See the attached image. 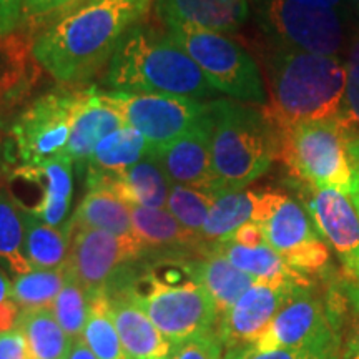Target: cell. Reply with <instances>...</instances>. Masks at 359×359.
<instances>
[{
  "instance_id": "obj_1",
  "label": "cell",
  "mask_w": 359,
  "mask_h": 359,
  "mask_svg": "<svg viewBox=\"0 0 359 359\" xmlns=\"http://www.w3.org/2000/svg\"><path fill=\"white\" fill-rule=\"evenodd\" d=\"M154 0H83L53 17L32 40L34 60L65 85L83 83L109 65L132 27L142 24Z\"/></svg>"
},
{
  "instance_id": "obj_2",
  "label": "cell",
  "mask_w": 359,
  "mask_h": 359,
  "mask_svg": "<svg viewBox=\"0 0 359 359\" xmlns=\"http://www.w3.org/2000/svg\"><path fill=\"white\" fill-rule=\"evenodd\" d=\"M269 97L263 114L285 132L298 123L336 118L346 93V64L338 55L269 47L264 57Z\"/></svg>"
},
{
  "instance_id": "obj_3",
  "label": "cell",
  "mask_w": 359,
  "mask_h": 359,
  "mask_svg": "<svg viewBox=\"0 0 359 359\" xmlns=\"http://www.w3.org/2000/svg\"><path fill=\"white\" fill-rule=\"evenodd\" d=\"M105 85L111 92L188 97L201 102L217 93L200 67L165 30L143 22L132 27L118 43L107 65Z\"/></svg>"
},
{
  "instance_id": "obj_4",
  "label": "cell",
  "mask_w": 359,
  "mask_h": 359,
  "mask_svg": "<svg viewBox=\"0 0 359 359\" xmlns=\"http://www.w3.org/2000/svg\"><path fill=\"white\" fill-rule=\"evenodd\" d=\"M212 170L218 193L245 190L271 168L280 154V132L263 114L241 102H210Z\"/></svg>"
},
{
  "instance_id": "obj_5",
  "label": "cell",
  "mask_w": 359,
  "mask_h": 359,
  "mask_svg": "<svg viewBox=\"0 0 359 359\" xmlns=\"http://www.w3.org/2000/svg\"><path fill=\"white\" fill-rule=\"evenodd\" d=\"M294 182L334 188L351 198L359 191V173L348 151V132L338 118L304 122L280 132V154Z\"/></svg>"
},
{
  "instance_id": "obj_6",
  "label": "cell",
  "mask_w": 359,
  "mask_h": 359,
  "mask_svg": "<svg viewBox=\"0 0 359 359\" xmlns=\"http://www.w3.org/2000/svg\"><path fill=\"white\" fill-rule=\"evenodd\" d=\"M165 32L200 67L208 83L235 100L264 107L268 102L262 70L250 52L228 34L188 25L163 27Z\"/></svg>"
},
{
  "instance_id": "obj_7",
  "label": "cell",
  "mask_w": 359,
  "mask_h": 359,
  "mask_svg": "<svg viewBox=\"0 0 359 359\" xmlns=\"http://www.w3.org/2000/svg\"><path fill=\"white\" fill-rule=\"evenodd\" d=\"M258 27L269 45L288 50L338 55L348 40L341 8L303 0H253Z\"/></svg>"
},
{
  "instance_id": "obj_8",
  "label": "cell",
  "mask_w": 359,
  "mask_h": 359,
  "mask_svg": "<svg viewBox=\"0 0 359 359\" xmlns=\"http://www.w3.org/2000/svg\"><path fill=\"white\" fill-rule=\"evenodd\" d=\"M253 346L339 359L343 348L339 318L331 304L314 293L313 285L298 286Z\"/></svg>"
},
{
  "instance_id": "obj_9",
  "label": "cell",
  "mask_w": 359,
  "mask_h": 359,
  "mask_svg": "<svg viewBox=\"0 0 359 359\" xmlns=\"http://www.w3.org/2000/svg\"><path fill=\"white\" fill-rule=\"evenodd\" d=\"M253 222L262 226L264 241L294 271L304 276L323 273L330 264V246L299 201L278 190H258Z\"/></svg>"
},
{
  "instance_id": "obj_10",
  "label": "cell",
  "mask_w": 359,
  "mask_h": 359,
  "mask_svg": "<svg viewBox=\"0 0 359 359\" xmlns=\"http://www.w3.org/2000/svg\"><path fill=\"white\" fill-rule=\"evenodd\" d=\"M79 90H53L30 102L12 122L22 167H39L65 154Z\"/></svg>"
},
{
  "instance_id": "obj_11",
  "label": "cell",
  "mask_w": 359,
  "mask_h": 359,
  "mask_svg": "<svg viewBox=\"0 0 359 359\" xmlns=\"http://www.w3.org/2000/svg\"><path fill=\"white\" fill-rule=\"evenodd\" d=\"M102 97L154 150L195 128L210 109V102L188 97L123 92H102Z\"/></svg>"
},
{
  "instance_id": "obj_12",
  "label": "cell",
  "mask_w": 359,
  "mask_h": 359,
  "mask_svg": "<svg viewBox=\"0 0 359 359\" xmlns=\"http://www.w3.org/2000/svg\"><path fill=\"white\" fill-rule=\"evenodd\" d=\"M140 258H143V248L135 238L74 226L65 269L67 275L93 298L103 294L120 269Z\"/></svg>"
},
{
  "instance_id": "obj_13",
  "label": "cell",
  "mask_w": 359,
  "mask_h": 359,
  "mask_svg": "<svg viewBox=\"0 0 359 359\" xmlns=\"http://www.w3.org/2000/svg\"><path fill=\"white\" fill-rule=\"evenodd\" d=\"M291 187L323 241L333 248L346 275L359 285V213L353 201L334 188H316L294 180Z\"/></svg>"
},
{
  "instance_id": "obj_14",
  "label": "cell",
  "mask_w": 359,
  "mask_h": 359,
  "mask_svg": "<svg viewBox=\"0 0 359 359\" xmlns=\"http://www.w3.org/2000/svg\"><path fill=\"white\" fill-rule=\"evenodd\" d=\"M311 285V283H309ZM298 286L293 283H255L233 306L219 314L217 333L224 348L253 344L275 320Z\"/></svg>"
},
{
  "instance_id": "obj_15",
  "label": "cell",
  "mask_w": 359,
  "mask_h": 359,
  "mask_svg": "<svg viewBox=\"0 0 359 359\" xmlns=\"http://www.w3.org/2000/svg\"><path fill=\"white\" fill-rule=\"evenodd\" d=\"M156 158L168 180L175 185L215 190L212 170V120L210 109L201 122L190 132L168 143L155 148Z\"/></svg>"
},
{
  "instance_id": "obj_16",
  "label": "cell",
  "mask_w": 359,
  "mask_h": 359,
  "mask_svg": "<svg viewBox=\"0 0 359 359\" xmlns=\"http://www.w3.org/2000/svg\"><path fill=\"white\" fill-rule=\"evenodd\" d=\"M133 238L143 248V258L193 257L208 250V245L188 231L165 208L130 206Z\"/></svg>"
},
{
  "instance_id": "obj_17",
  "label": "cell",
  "mask_w": 359,
  "mask_h": 359,
  "mask_svg": "<svg viewBox=\"0 0 359 359\" xmlns=\"http://www.w3.org/2000/svg\"><path fill=\"white\" fill-rule=\"evenodd\" d=\"M88 188H105L128 206L167 208L170 182L154 148L145 158L122 173H87Z\"/></svg>"
},
{
  "instance_id": "obj_18",
  "label": "cell",
  "mask_w": 359,
  "mask_h": 359,
  "mask_svg": "<svg viewBox=\"0 0 359 359\" xmlns=\"http://www.w3.org/2000/svg\"><path fill=\"white\" fill-rule=\"evenodd\" d=\"M116 333L130 359H168L172 343L160 333L148 314L125 290L105 291Z\"/></svg>"
},
{
  "instance_id": "obj_19",
  "label": "cell",
  "mask_w": 359,
  "mask_h": 359,
  "mask_svg": "<svg viewBox=\"0 0 359 359\" xmlns=\"http://www.w3.org/2000/svg\"><path fill=\"white\" fill-rule=\"evenodd\" d=\"M163 27L188 25L219 34H233L248 20V0H154Z\"/></svg>"
},
{
  "instance_id": "obj_20",
  "label": "cell",
  "mask_w": 359,
  "mask_h": 359,
  "mask_svg": "<svg viewBox=\"0 0 359 359\" xmlns=\"http://www.w3.org/2000/svg\"><path fill=\"white\" fill-rule=\"evenodd\" d=\"M123 127H127L125 120L118 111L107 105L102 92L95 87L79 90V100L72 115L70 137L64 155L75 163L85 165L107 135Z\"/></svg>"
},
{
  "instance_id": "obj_21",
  "label": "cell",
  "mask_w": 359,
  "mask_h": 359,
  "mask_svg": "<svg viewBox=\"0 0 359 359\" xmlns=\"http://www.w3.org/2000/svg\"><path fill=\"white\" fill-rule=\"evenodd\" d=\"M72 161L69 156L62 155L55 160L39 165V167H20L13 168L12 177L22 178L24 182L37 183L40 187V200L32 208H27L37 215L40 219L50 226H62L69 219L72 205Z\"/></svg>"
},
{
  "instance_id": "obj_22",
  "label": "cell",
  "mask_w": 359,
  "mask_h": 359,
  "mask_svg": "<svg viewBox=\"0 0 359 359\" xmlns=\"http://www.w3.org/2000/svg\"><path fill=\"white\" fill-rule=\"evenodd\" d=\"M206 251L222 255L233 266L253 278L257 283H293V285H309V278L294 271L288 263L266 243L259 246H241L233 241H222L208 246Z\"/></svg>"
},
{
  "instance_id": "obj_23",
  "label": "cell",
  "mask_w": 359,
  "mask_h": 359,
  "mask_svg": "<svg viewBox=\"0 0 359 359\" xmlns=\"http://www.w3.org/2000/svg\"><path fill=\"white\" fill-rule=\"evenodd\" d=\"M188 269L193 280L200 283L212 296L219 314L228 311L240 296L257 283L213 251L191 257L188 259Z\"/></svg>"
},
{
  "instance_id": "obj_24",
  "label": "cell",
  "mask_w": 359,
  "mask_h": 359,
  "mask_svg": "<svg viewBox=\"0 0 359 359\" xmlns=\"http://www.w3.org/2000/svg\"><path fill=\"white\" fill-rule=\"evenodd\" d=\"M25 224V258L32 269H60L69 257L74 231L72 218L62 226H50L37 215L22 206Z\"/></svg>"
},
{
  "instance_id": "obj_25",
  "label": "cell",
  "mask_w": 359,
  "mask_h": 359,
  "mask_svg": "<svg viewBox=\"0 0 359 359\" xmlns=\"http://www.w3.org/2000/svg\"><path fill=\"white\" fill-rule=\"evenodd\" d=\"M258 190H235L219 193L210 208L200 238L206 245L228 241L245 223L253 222Z\"/></svg>"
},
{
  "instance_id": "obj_26",
  "label": "cell",
  "mask_w": 359,
  "mask_h": 359,
  "mask_svg": "<svg viewBox=\"0 0 359 359\" xmlns=\"http://www.w3.org/2000/svg\"><path fill=\"white\" fill-rule=\"evenodd\" d=\"M74 226L95 228L122 238H133L130 206L105 188H88L72 217Z\"/></svg>"
},
{
  "instance_id": "obj_27",
  "label": "cell",
  "mask_w": 359,
  "mask_h": 359,
  "mask_svg": "<svg viewBox=\"0 0 359 359\" xmlns=\"http://www.w3.org/2000/svg\"><path fill=\"white\" fill-rule=\"evenodd\" d=\"M15 327L24 334L32 359H67L72 341L52 306L20 309Z\"/></svg>"
},
{
  "instance_id": "obj_28",
  "label": "cell",
  "mask_w": 359,
  "mask_h": 359,
  "mask_svg": "<svg viewBox=\"0 0 359 359\" xmlns=\"http://www.w3.org/2000/svg\"><path fill=\"white\" fill-rule=\"evenodd\" d=\"M151 147L142 133L132 127H123L107 135L85 163L87 173H122L145 158Z\"/></svg>"
},
{
  "instance_id": "obj_29",
  "label": "cell",
  "mask_w": 359,
  "mask_h": 359,
  "mask_svg": "<svg viewBox=\"0 0 359 359\" xmlns=\"http://www.w3.org/2000/svg\"><path fill=\"white\" fill-rule=\"evenodd\" d=\"M25 224L22 205L6 188H0V266L12 275L29 273L25 258Z\"/></svg>"
},
{
  "instance_id": "obj_30",
  "label": "cell",
  "mask_w": 359,
  "mask_h": 359,
  "mask_svg": "<svg viewBox=\"0 0 359 359\" xmlns=\"http://www.w3.org/2000/svg\"><path fill=\"white\" fill-rule=\"evenodd\" d=\"M82 338L97 359H130L116 333L105 294L90 298V311Z\"/></svg>"
},
{
  "instance_id": "obj_31",
  "label": "cell",
  "mask_w": 359,
  "mask_h": 359,
  "mask_svg": "<svg viewBox=\"0 0 359 359\" xmlns=\"http://www.w3.org/2000/svg\"><path fill=\"white\" fill-rule=\"evenodd\" d=\"M65 281V266L60 269H30L25 275L15 276L11 299L22 309L52 306Z\"/></svg>"
},
{
  "instance_id": "obj_32",
  "label": "cell",
  "mask_w": 359,
  "mask_h": 359,
  "mask_svg": "<svg viewBox=\"0 0 359 359\" xmlns=\"http://www.w3.org/2000/svg\"><path fill=\"white\" fill-rule=\"evenodd\" d=\"M219 193L205 188H193L172 183L167 201L168 212L178 219L188 231L200 236L201 228L208 217L210 208Z\"/></svg>"
},
{
  "instance_id": "obj_33",
  "label": "cell",
  "mask_w": 359,
  "mask_h": 359,
  "mask_svg": "<svg viewBox=\"0 0 359 359\" xmlns=\"http://www.w3.org/2000/svg\"><path fill=\"white\" fill-rule=\"evenodd\" d=\"M52 309L70 341L82 338L90 311V296L74 278L67 275L64 288L52 303Z\"/></svg>"
},
{
  "instance_id": "obj_34",
  "label": "cell",
  "mask_w": 359,
  "mask_h": 359,
  "mask_svg": "<svg viewBox=\"0 0 359 359\" xmlns=\"http://www.w3.org/2000/svg\"><path fill=\"white\" fill-rule=\"evenodd\" d=\"M348 83L341 114L336 116L348 133L359 135V32L353 35L348 45L346 60Z\"/></svg>"
},
{
  "instance_id": "obj_35",
  "label": "cell",
  "mask_w": 359,
  "mask_h": 359,
  "mask_svg": "<svg viewBox=\"0 0 359 359\" xmlns=\"http://www.w3.org/2000/svg\"><path fill=\"white\" fill-rule=\"evenodd\" d=\"M223 341L213 330L175 346L168 359H223Z\"/></svg>"
},
{
  "instance_id": "obj_36",
  "label": "cell",
  "mask_w": 359,
  "mask_h": 359,
  "mask_svg": "<svg viewBox=\"0 0 359 359\" xmlns=\"http://www.w3.org/2000/svg\"><path fill=\"white\" fill-rule=\"evenodd\" d=\"M223 359H320L313 354L294 349H258L253 344L228 348Z\"/></svg>"
},
{
  "instance_id": "obj_37",
  "label": "cell",
  "mask_w": 359,
  "mask_h": 359,
  "mask_svg": "<svg viewBox=\"0 0 359 359\" xmlns=\"http://www.w3.org/2000/svg\"><path fill=\"white\" fill-rule=\"evenodd\" d=\"M83 0H24L25 22L43 20L47 17H57Z\"/></svg>"
},
{
  "instance_id": "obj_38",
  "label": "cell",
  "mask_w": 359,
  "mask_h": 359,
  "mask_svg": "<svg viewBox=\"0 0 359 359\" xmlns=\"http://www.w3.org/2000/svg\"><path fill=\"white\" fill-rule=\"evenodd\" d=\"M24 24V0H0V39L15 34Z\"/></svg>"
},
{
  "instance_id": "obj_39",
  "label": "cell",
  "mask_w": 359,
  "mask_h": 359,
  "mask_svg": "<svg viewBox=\"0 0 359 359\" xmlns=\"http://www.w3.org/2000/svg\"><path fill=\"white\" fill-rule=\"evenodd\" d=\"M0 359H32L24 334L17 327L0 333Z\"/></svg>"
},
{
  "instance_id": "obj_40",
  "label": "cell",
  "mask_w": 359,
  "mask_h": 359,
  "mask_svg": "<svg viewBox=\"0 0 359 359\" xmlns=\"http://www.w3.org/2000/svg\"><path fill=\"white\" fill-rule=\"evenodd\" d=\"M228 241H233V243L241 245V246H259L266 243V241H264L262 226L255 222L245 223L243 226L238 228L235 235H233Z\"/></svg>"
},
{
  "instance_id": "obj_41",
  "label": "cell",
  "mask_w": 359,
  "mask_h": 359,
  "mask_svg": "<svg viewBox=\"0 0 359 359\" xmlns=\"http://www.w3.org/2000/svg\"><path fill=\"white\" fill-rule=\"evenodd\" d=\"M351 302L354 304V318L346 343V351H344V359H359V285L353 290Z\"/></svg>"
},
{
  "instance_id": "obj_42",
  "label": "cell",
  "mask_w": 359,
  "mask_h": 359,
  "mask_svg": "<svg viewBox=\"0 0 359 359\" xmlns=\"http://www.w3.org/2000/svg\"><path fill=\"white\" fill-rule=\"evenodd\" d=\"M20 308L12 299H7L0 304V333H6L17 326Z\"/></svg>"
},
{
  "instance_id": "obj_43",
  "label": "cell",
  "mask_w": 359,
  "mask_h": 359,
  "mask_svg": "<svg viewBox=\"0 0 359 359\" xmlns=\"http://www.w3.org/2000/svg\"><path fill=\"white\" fill-rule=\"evenodd\" d=\"M67 359H97L93 356V353L90 351L83 338H77L72 341L69 354H67Z\"/></svg>"
},
{
  "instance_id": "obj_44",
  "label": "cell",
  "mask_w": 359,
  "mask_h": 359,
  "mask_svg": "<svg viewBox=\"0 0 359 359\" xmlns=\"http://www.w3.org/2000/svg\"><path fill=\"white\" fill-rule=\"evenodd\" d=\"M348 151L354 168H356V172L359 173V135L358 133H348Z\"/></svg>"
},
{
  "instance_id": "obj_45",
  "label": "cell",
  "mask_w": 359,
  "mask_h": 359,
  "mask_svg": "<svg viewBox=\"0 0 359 359\" xmlns=\"http://www.w3.org/2000/svg\"><path fill=\"white\" fill-rule=\"evenodd\" d=\"M11 290H12V283L8 280L6 269L0 266V304L7 299H11Z\"/></svg>"
},
{
  "instance_id": "obj_46",
  "label": "cell",
  "mask_w": 359,
  "mask_h": 359,
  "mask_svg": "<svg viewBox=\"0 0 359 359\" xmlns=\"http://www.w3.org/2000/svg\"><path fill=\"white\" fill-rule=\"evenodd\" d=\"M11 172V165H8V156H7V148L4 143L2 137H0V183L4 182V178L7 177Z\"/></svg>"
},
{
  "instance_id": "obj_47",
  "label": "cell",
  "mask_w": 359,
  "mask_h": 359,
  "mask_svg": "<svg viewBox=\"0 0 359 359\" xmlns=\"http://www.w3.org/2000/svg\"><path fill=\"white\" fill-rule=\"evenodd\" d=\"M303 2L320 4V6L333 7V8H341V7H343V0H303Z\"/></svg>"
},
{
  "instance_id": "obj_48",
  "label": "cell",
  "mask_w": 359,
  "mask_h": 359,
  "mask_svg": "<svg viewBox=\"0 0 359 359\" xmlns=\"http://www.w3.org/2000/svg\"><path fill=\"white\" fill-rule=\"evenodd\" d=\"M349 200H351V201H353L354 208H356V210H358V213H359V191L356 193V195H353V196H351V198H349Z\"/></svg>"
},
{
  "instance_id": "obj_49",
  "label": "cell",
  "mask_w": 359,
  "mask_h": 359,
  "mask_svg": "<svg viewBox=\"0 0 359 359\" xmlns=\"http://www.w3.org/2000/svg\"><path fill=\"white\" fill-rule=\"evenodd\" d=\"M349 2H351V4H354V6H356V7L359 8V0H349Z\"/></svg>"
},
{
  "instance_id": "obj_50",
  "label": "cell",
  "mask_w": 359,
  "mask_h": 359,
  "mask_svg": "<svg viewBox=\"0 0 359 359\" xmlns=\"http://www.w3.org/2000/svg\"><path fill=\"white\" fill-rule=\"evenodd\" d=\"M2 100H4V92L2 88H0V105H2Z\"/></svg>"
}]
</instances>
